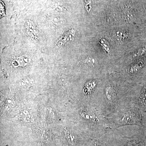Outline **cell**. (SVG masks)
<instances>
[{
    "label": "cell",
    "mask_w": 146,
    "mask_h": 146,
    "mask_svg": "<svg viewBox=\"0 0 146 146\" xmlns=\"http://www.w3.org/2000/svg\"><path fill=\"white\" fill-rule=\"evenodd\" d=\"M92 1L91 0H85V6L87 12H90L92 8Z\"/></svg>",
    "instance_id": "3"
},
{
    "label": "cell",
    "mask_w": 146,
    "mask_h": 146,
    "mask_svg": "<svg viewBox=\"0 0 146 146\" xmlns=\"http://www.w3.org/2000/svg\"><path fill=\"white\" fill-rule=\"evenodd\" d=\"M5 11V6L3 4V2H1V14L2 13V15H3L4 11Z\"/></svg>",
    "instance_id": "8"
},
{
    "label": "cell",
    "mask_w": 146,
    "mask_h": 146,
    "mask_svg": "<svg viewBox=\"0 0 146 146\" xmlns=\"http://www.w3.org/2000/svg\"><path fill=\"white\" fill-rule=\"evenodd\" d=\"M143 64L141 63L136 64V65H134L133 67H132L130 69V72H134L136 71H138L143 67Z\"/></svg>",
    "instance_id": "4"
},
{
    "label": "cell",
    "mask_w": 146,
    "mask_h": 146,
    "mask_svg": "<svg viewBox=\"0 0 146 146\" xmlns=\"http://www.w3.org/2000/svg\"><path fill=\"white\" fill-rule=\"evenodd\" d=\"M100 45H101L103 47L104 49L107 52L109 53L110 49L109 47L105 43L103 39H101L100 41Z\"/></svg>",
    "instance_id": "5"
},
{
    "label": "cell",
    "mask_w": 146,
    "mask_h": 146,
    "mask_svg": "<svg viewBox=\"0 0 146 146\" xmlns=\"http://www.w3.org/2000/svg\"><path fill=\"white\" fill-rule=\"evenodd\" d=\"M143 127H144V130L146 133V113L144 112L143 117Z\"/></svg>",
    "instance_id": "6"
},
{
    "label": "cell",
    "mask_w": 146,
    "mask_h": 146,
    "mask_svg": "<svg viewBox=\"0 0 146 146\" xmlns=\"http://www.w3.org/2000/svg\"><path fill=\"white\" fill-rule=\"evenodd\" d=\"M74 35V31L72 30L61 36L59 39L58 43L60 44V45H62L63 44H64L65 43H67L68 42L70 41L71 39H72Z\"/></svg>",
    "instance_id": "2"
},
{
    "label": "cell",
    "mask_w": 146,
    "mask_h": 146,
    "mask_svg": "<svg viewBox=\"0 0 146 146\" xmlns=\"http://www.w3.org/2000/svg\"><path fill=\"white\" fill-rule=\"evenodd\" d=\"M145 52V50L144 49L141 50V51L138 52V53L134 55V57H136V56H141V55L143 54Z\"/></svg>",
    "instance_id": "7"
},
{
    "label": "cell",
    "mask_w": 146,
    "mask_h": 146,
    "mask_svg": "<svg viewBox=\"0 0 146 146\" xmlns=\"http://www.w3.org/2000/svg\"><path fill=\"white\" fill-rule=\"evenodd\" d=\"M138 103V108L143 112L146 113V82L144 84L139 91Z\"/></svg>",
    "instance_id": "1"
}]
</instances>
